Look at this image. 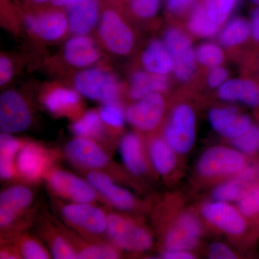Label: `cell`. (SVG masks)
<instances>
[{"instance_id": "36", "label": "cell", "mask_w": 259, "mask_h": 259, "mask_svg": "<svg viewBox=\"0 0 259 259\" xmlns=\"http://www.w3.org/2000/svg\"><path fill=\"white\" fill-rule=\"evenodd\" d=\"M195 54L197 61L206 67H215L224 61V53L222 49L213 42H205L199 46Z\"/></svg>"}, {"instance_id": "44", "label": "cell", "mask_w": 259, "mask_h": 259, "mask_svg": "<svg viewBox=\"0 0 259 259\" xmlns=\"http://www.w3.org/2000/svg\"><path fill=\"white\" fill-rule=\"evenodd\" d=\"M13 74V66L8 57L2 56L0 58V84H6Z\"/></svg>"}, {"instance_id": "46", "label": "cell", "mask_w": 259, "mask_h": 259, "mask_svg": "<svg viewBox=\"0 0 259 259\" xmlns=\"http://www.w3.org/2000/svg\"><path fill=\"white\" fill-rule=\"evenodd\" d=\"M250 24L252 38L259 44V6H256L252 12Z\"/></svg>"}, {"instance_id": "29", "label": "cell", "mask_w": 259, "mask_h": 259, "mask_svg": "<svg viewBox=\"0 0 259 259\" xmlns=\"http://www.w3.org/2000/svg\"><path fill=\"white\" fill-rule=\"evenodd\" d=\"M107 127L102 122L99 112L90 110L76 119L71 126V131L76 137L93 140L99 144L105 142Z\"/></svg>"}, {"instance_id": "42", "label": "cell", "mask_w": 259, "mask_h": 259, "mask_svg": "<svg viewBox=\"0 0 259 259\" xmlns=\"http://www.w3.org/2000/svg\"><path fill=\"white\" fill-rule=\"evenodd\" d=\"M209 257L212 259H233L236 255L231 248L222 243H214L209 248Z\"/></svg>"}, {"instance_id": "15", "label": "cell", "mask_w": 259, "mask_h": 259, "mask_svg": "<svg viewBox=\"0 0 259 259\" xmlns=\"http://www.w3.org/2000/svg\"><path fill=\"white\" fill-rule=\"evenodd\" d=\"M201 212L207 222L228 234L239 236L246 230L244 216L228 202L216 200L206 203Z\"/></svg>"}, {"instance_id": "49", "label": "cell", "mask_w": 259, "mask_h": 259, "mask_svg": "<svg viewBox=\"0 0 259 259\" xmlns=\"http://www.w3.org/2000/svg\"><path fill=\"white\" fill-rule=\"evenodd\" d=\"M250 2L255 6H259V0H250Z\"/></svg>"}, {"instance_id": "8", "label": "cell", "mask_w": 259, "mask_h": 259, "mask_svg": "<svg viewBox=\"0 0 259 259\" xmlns=\"http://www.w3.org/2000/svg\"><path fill=\"white\" fill-rule=\"evenodd\" d=\"M246 166L244 155L236 148L226 146L209 148L199 158L197 171L207 177L238 174Z\"/></svg>"}, {"instance_id": "17", "label": "cell", "mask_w": 259, "mask_h": 259, "mask_svg": "<svg viewBox=\"0 0 259 259\" xmlns=\"http://www.w3.org/2000/svg\"><path fill=\"white\" fill-rule=\"evenodd\" d=\"M208 119L214 131L231 140L244 134L253 125L249 116L233 107L213 108L209 112Z\"/></svg>"}, {"instance_id": "47", "label": "cell", "mask_w": 259, "mask_h": 259, "mask_svg": "<svg viewBox=\"0 0 259 259\" xmlns=\"http://www.w3.org/2000/svg\"><path fill=\"white\" fill-rule=\"evenodd\" d=\"M238 179L244 180L245 182H250L254 180L256 176V169L253 166H245L241 171L238 173Z\"/></svg>"}, {"instance_id": "16", "label": "cell", "mask_w": 259, "mask_h": 259, "mask_svg": "<svg viewBox=\"0 0 259 259\" xmlns=\"http://www.w3.org/2000/svg\"><path fill=\"white\" fill-rule=\"evenodd\" d=\"M201 225L192 213H184L177 218L165 235L166 250H190L197 245L200 238Z\"/></svg>"}, {"instance_id": "28", "label": "cell", "mask_w": 259, "mask_h": 259, "mask_svg": "<svg viewBox=\"0 0 259 259\" xmlns=\"http://www.w3.org/2000/svg\"><path fill=\"white\" fill-rule=\"evenodd\" d=\"M20 141L11 134H3L0 136V176L5 181L18 178L17 155L23 145Z\"/></svg>"}, {"instance_id": "23", "label": "cell", "mask_w": 259, "mask_h": 259, "mask_svg": "<svg viewBox=\"0 0 259 259\" xmlns=\"http://www.w3.org/2000/svg\"><path fill=\"white\" fill-rule=\"evenodd\" d=\"M64 56L68 64L75 67H87L100 59V52L91 37L76 35L66 42Z\"/></svg>"}, {"instance_id": "7", "label": "cell", "mask_w": 259, "mask_h": 259, "mask_svg": "<svg viewBox=\"0 0 259 259\" xmlns=\"http://www.w3.org/2000/svg\"><path fill=\"white\" fill-rule=\"evenodd\" d=\"M75 90L83 97L102 104L118 102L120 86L111 73L101 69L80 71L74 78Z\"/></svg>"}, {"instance_id": "18", "label": "cell", "mask_w": 259, "mask_h": 259, "mask_svg": "<svg viewBox=\"0 0 259 259\" xmlns=\"http://www.w3.org/2000/svg\"><path fill=\"white\" fill-rule=\"evenodd\" d=\"M42 105L51 113L76 120L83 115L81 97L76 90L69 88L51 89L42 97Z\"/></svg>"}, {"instance_id": "19", "label": "cell", "mask_w": 259, "mask_h": 259, "mask_svg": "<svg viewBox=\"0 0 259 259\" xmlns=\"http://www.w3.org/2000/svg\"><path fill=\"white\" fill-rule=\"evenodd\" d=\"M24 20L29 31L49 41L59 40L66 33L69 26L66 15L59 11L28 15Z\"/></svg>"}, {"instance_id": "26", "label": "cell", "mask_w": 259, "mask_h": 259, "mask_svg": "<svg viewBox=\"0 0 259 259\" xmlns=\"http://www.w3.org/2000/svg\"><path fill=\"white\" fill-rule=\"evenodd\" d=\"M145 70L151 74L167 75L174 71L173 58L163 42L154 40L148 44L141 56Z\"/></svg>"}, {"instance_id": "2", "label": "cell", "mask_w": 259, "mask_h": 259, "mask_svg": "<svg viewBox=\"0 0 259 259\" xmlns=\"http://www.w3.org/2000/svg\"><path fill=\"white\" fill-rule=\"evenodd\" d=\"M66 226L93 241H105L107 213L93 203L55 202Z\"/></svg>"}, {"instance_id": "38", "label": "cell", "mask_w": 259, "mask_h": 259, "mask_svg": "<svg viewBox=\"0 0 259 259\" xmlns=\"http://www.w3.org/2000/svg\"><path fill=\"white\" fill-rule=\"evenodd\" d=\"M237 208L244 217L259 214V185L252 186L246 194L238 201Z\"/></svg>"}, {"instance_id": "4", "label": "cell", "mask_w": 259, "mask_h": 259, "mask_svg": "<svg viewBox=\"0 0 259 259\" xmlns=\"http://www.w3.org/2000/svg\"><path fill=\"white\" fill-rule=\"evenodd\" d=\"M106 238L119 249L143 253L152 247V235L132 218L117 212L107 213Z\"/></svg>"}, {"instance_id": "45", "label": "cell", "mask_w": 259, "mask_h": 259, "mask_svg": "<svg viewBox=\"0 0 259 259\" xmlns=\"http://www.w3.org/2000/svg\"><path fill=\"white\" fill-rule=\"evenodd\" d=\"M164 259H193L194 255L189 250H166L161 255Z\"/></svg>"}, {"instance_id": "10", "label": "cell", "mask_w": 259, "mask_h": 259, "mask_svg": "<svg viewBox=\"0 0 259 259\" xmlns=\"http://www.w3.org/2000/svg\"><path fill=\"white\" fill-rule=\"evenodd\" d=\"M98 32L102 42L112 54L126 55L134 47V33L115 10L107 9L102 13Z\"/></svg>"}, {"instance_id": "50", "label": "cell", "mask_w": 259, "mask_h": 259, "mask_svg": "<svg viewBox=\"0 0 259 259\" xmlns=\"http://www.w3.org/2000/svg\"><path fill=\"white\" fill-rule=\"evenodd\" d=\"M32 1L35 2V3H45V2L48 1V0H32Z\"/></svg>"}, {"instance_id": "13", "label": "cell", "mask_w": 259, "mask_h": 259, "mask_svg": "<svg viewBox=\"0 0 259 259\" xmlns=\"http://www.w3.org/2000/svg\"><path fill=\"white\" fill-rule=\"evenodd\" d=\"M83 174L108 207L123 212L134 210L137 207L138 200L134 194L117 185L115 180L110 175L99 171H88Z\"/></svg>"}, {"instance_id": "20", "label": "cell", "mask_w": 259, "mask_h": 259, "mask_svg": "<svg viewBox=\"0 0 259 259\" xmlns=\"http://www.w3.org/2000/svg\"><path fill=\"white\" fill-rule=\"evenodd\" d=\"M37 233L47 243L52 258H78L76 250L63 233L58 221L49 216L42 218L37 226Z\"/></svg>"}, {"instance_id": "11", "label": "cell", "mask_w": 259, "mask_h": 259, "mask_svg": "<svg viewBox=\"0 0 259 259\" xmlns=\"http://www.w3.org/2000/svg\"><path fill=\"white\" fill-rule=\"evenodd\" d=\"M163 42L173 58L175 76L180 81H188L193 76L197 61L190 37L180 29L171 28L165 32Z\"/></svg>"}, {"instance_id": "40", "label": "cell", "mask_w": 259, "mask_h": 259, "mask_svg": "<svg viewBox=\"0 0 259 259\" xmlns=\"http://www.w3.org/2000/svg\"><path fill=\"white\" fill-rule=\"evenodd\" d=\"M198 0H167L166 9L170 14L181 16L192 11Z\"/></svg>"}, {"instance_id": "12", "label": "cell", "mask_w": 259, "mask_h": 259, "mask_svg": "<svg viewBox=\"0 0 259 259\" xmlns=\"http://www.w3.org/2000/svg\"><path fill=\"white\" fill-rule=\"evenodd\" d=\"M32 114L26 100L17 92L8 90L0 97V129L3 134L23 132L30 127Z\"/></svg>"}, {"instance_id": "39", "label": "cell", "mask_w": 259, "mask_h": 259, "mask_svg": "<svg viewBox=\"0 0 259 259\" xmlns=\"http://www.w3.org/2000/svg\"><path fill=\"white\" fill-rule=\"evenodd\" d=\"M159 7L160 0H132L130 8L137 18L148 19L157 13Z\"/></svg>"}, {"instance_id": "1", "label": "cell", "mask_w": 259, "mask_h": 259, "mask_svg": "<svg viewBox=\"0 0 259 259\" xmlns=\"http://www.w3.org/2000/svg\"><path fill=\"white\" fill-rule=\"evenodd\" d=\"M34 194L27 186H10L0 194V228L1 237L24 231L31 222Z\"/></svg>"}, {"instance_id": "22", "label": "cell", "mask_w": 259, "mask_h": 259, "mask_svg": "<svg viewBox=\"0 0 259 259\" xmlns=\"http://www.w3.org/2000/svg\"><path fill=\"white\" fill-rule=\"evenodd\" d=\"M218 95L224 101L240 102L250 107H259V84L253 80H228L218 88Z\"/></svg>"}, {"instance_id": "6", "label": "cell", "mask_w": 259, "mask_h": 259, "mask_svg": "<svg viewBox=\"0 0 259 259\" xmlns=\"http://www.w3.org/2000/svg\"><path fill=\"white\" fill-rule=\"evenodd\" d=\"M45 180L50 192L59 198L71 202L95 204L100 201L105 204L101 195L86 179L71 172L55 166L48 173Z\"/></svg>"}, {"instance_id": "14", "label": "cell", "mask_w": 259, "mask_h": 259, "mask_svg": "<svg viewBox=\"0 0 259 259\" xmlns=\"http://www.w3.org/2000/svg\"><path fill=\"white\" fill-rule=\"evenodd\" d=\"M166 104L161 93H153L137 100L125 110L126 120L143 132L156 129L164 115Z\"/></svg>"}, {"instance_id": "30", "label": "cell", "mask_w": 259, "mask_h": 259, "mask_svg": "<svg viewBox=\"0 0 259 259\" xmlns=\"http://www.w3.org/2000/svg\"><path fill=\"white\" fill-rule=\"evenodd\" d=\"M1 240L14 243L20 250L23 258L49 259L52 258L51 252L36 237L22 231L11 236L3 237Z\"/></svg>"}, {"instance_id": "41", "label": "cell", "mask_w": 259, "mask_h": 259, "mask_svg": "<svg viewBox=\"0 0 259 259\" xmlns=\"http://www.w3.org/2000/svg\"><path fill=\"white\" fill-rule=\"evenodd\" d=\"M228 72L226 69L218 66L211 68L208 76L207 83L211 88H219L223 83L228 81Z\"/></svg>"}, {"instance_id": "37", "label": "cell", "mask_w": 259, "mask_h": 259, "mask_svg": "<svg viewBox=\"0 0 259 259\" xmlns=\"http://www.w3.org/2000/svg\"><path fill=\"white\" fill-rule=\"evenodd\" d=\"M236 149L245 154H252L259 149V128L252 125L244 134L232 139Z\"/></svg>"}, {"instance_id": "31", "label": "cell", "mask_w": 259, "mask_h": 259, "mask_svg": "<svg viewBox=\"0 0 259 259\" xmlns=\"http://www.w3.org/2000/svg\"><path fill=\"white\" fill-rule=\"evenodd\" d=\"M187 28L195 36L209 37L217 33L221 27L209 16L202 1H199L191 11Z\"/></svg>"}, {"instance_id": "32", "label": "cell", "mask_w": 259, "mask_h": 259, "mask_svg": "<svg viewBox=\"0 0 259 259\" xmlns=\"http://www.w3.org/2000/svg\"><path fill=\"white\" fill-rule=\"evenodd\" d=\"M250 36V22L238 17L228 22L220 34L219 40L223 47L231 48L244 44Z\"/></svg>"}, {"instance_id": "48", "label": "cell", "mask_w": 259, "mask_h": 259, "mask_svg": "<svg viewBox=\"0 0 259 259\" xmlns=\"http://www.w3.org/2000/svg\"><path fill=\"white\" fill-rule=\"evenodd\" d=\"M53 4L56 6H71V5L76 4L79 2L83 1V0H51Z\"/></svg>"}, {"instance_id": "24", "label": "cell", "mask_w": 259, "mask_h": 259, "mask_svg": "<svg viewBox=\"0 0 259 259\" xmlns=\"http://www.w3.org/2000/svg\"><path fill=\"white\" fill-rule=\"evenodd\" d=\"M97 0H83L69 6L68 23L69 30L76 35H85L91 32L99 18Z\"/></svg>"}, {"instance_id": "33", "label": "cell", "mask_w": 259, "mask_h": 259, "mask_svg": "<svg viewBox=\"0 0 259 259\" xmlns=\"http://www.w3.org/2000/svg\"><path fill=\"white\" fill-rule=\"evenodd\" d=\"M251 187L250 182L237 178L216 187L213 191L212 197L215 200L223 202L238 201Z\"/></svg>"}, {"instance_id": "5", "label": "cell", "mask_w": 259, "mask_h": 259, "mask_svg": "<svg viewBox=\"0 0 259 259\" xmlns=\"http://www.w3.org/2000/svg\"><path fill=\"white\" fill-rule=\"evenodd\" d=\"M59 158L56 150L33 141H23L16 157L18 179L30 184L45 180Z\"/></svg>"}, {"instance_id": "27", "label": "cell", "mask_w": 259, "mask_h": 259, "mask_svg": "<svg viewBox=\"0 0 259 259\" xmlns=\"http://www.w3.org/2000/svg\"><path fill=\"white\" fill-rule=\"evenodd\" d=\"M148 153L153 168L159 175H168L176 167L177 152L165 139L155 138L151 140Z\"/></svg>"}, {"instance_id": "21", "label": "cell", "mask_w": 259, "mask_h": 259, "mask_svg": "<svg viewBox=\"0 0 259 259\" xmlns=\"http://www.w3.org/2000/svg\"><path fill=\"white\" fill-rule=\"evenodd\" d=\"M119 150L124 166L134 176H143L148 171V161L142 140L139 135H124L119 144Z\"/></svg>"}, {"instance_id": "34", "label": "cell", "mask_w": 259, "mask_h": 259, "mask_svg": "<svg viewBox=\"0 0 259 259\" xmlns=\"http://www.w3.org/2000/svg\"><path fill=\"white\" fill-rule=\"evenodd\" d=\"M99 114L107 130H109L111 134L122 129L125 124V112L118 102L103 104V106L99 110Z\"/></svg>"}, {"instance_id": "35", "label": "cell", "mask_w": 259, "mask_h": 259, "mask_svg": "<svg viewBox=\"0 0 259 259\" xmlns=\"http://www.w3.org/2000/svg\"><path fill=\"white\" fill-rule=\"evenodd\" d=\"M241 0H202L204 8L214 23L220 27L226 23Z\"/></svg>"}, {"instance_id": "25", "label": "cell", "mask_w": 259, "mask_h": 259, "mask_svg": "<svg viewBox=\"0 0 259 259\" xmlns=\"http://www.w3.org/2000/svg\"><path fill=\"white\" fill-rule=\"evenodd\" d=\"M169 81L166 75L151 74L148 71H136L131 76L128 96L134 100H141L153 93H164Z\"/></svg>"}, {"instance_id": "43", "label": "cell", "mask_w": 259, "mask_h": 259, "mask_svg": "<svg viewBox=\"0 0 259 259\" xmlns=\"http://www.w3.org/2000/svg\"><path fill=\"white\" fill-rule=\"evenodd\" d=\"M0 258L19 259L23 258L18 247L8 241L1 240V249H0Z\"/></svg>"}, {"instance_id": "9", "label": "cell", "mask_w": 259, "mask_h": 259, "mask_svg": "<svg viewBox=\"0 0 259 259\" xmlns=\"http://www.w3.org/2000/svg\"><path fill=\"white\" fill-rule=\"evenodd\" d=\"M164 139L177 153L185 154L192 149L196 139V116L192 107L182 104L174 109Z\"/></svg>"}, {"instance_id": "3", "label": "cell", "mask_w": 259, "mask_h": 259, "mask_svg": "<svg viewBox=\"0 0 259 259\" xmlns=\"http://www.w3.org/2000/svg\"><path fill=\"white\" fill-rule=\"evenodd\" d=\"M64 156L71 165L82 172L102 171L115 180L122 176V170L114 163L106 148L93 140L74 138L65 146Z\"/></svg>"}]
</instances>
